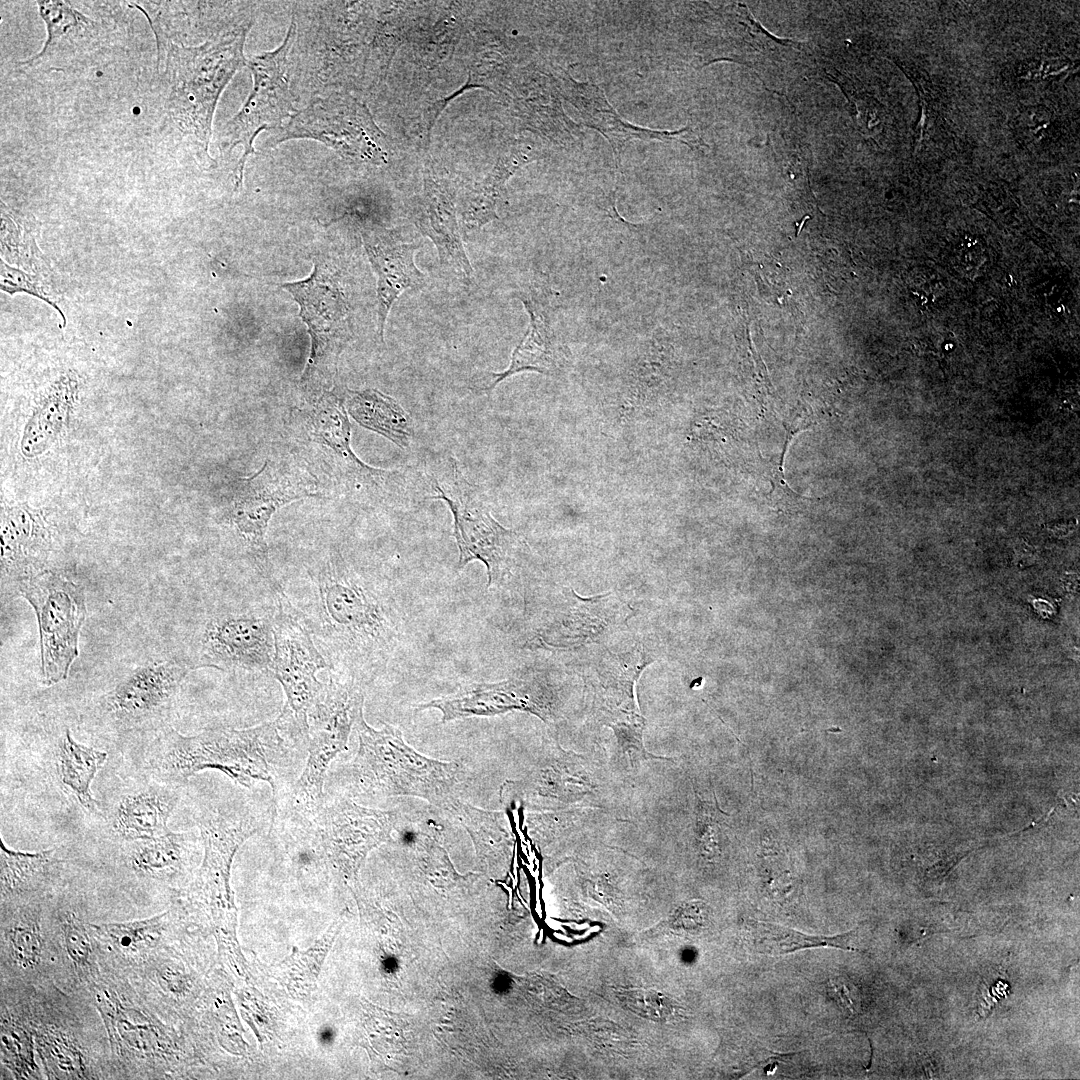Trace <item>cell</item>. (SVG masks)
I'll return each mask as SVG.
<instances>
[{
	"mask_svg": "<svg viewBox=\"0 0 1080 1080\" xmlns=\"http://www.w3.org/2000/svg\"><path fill=\"white\" fill-rule=\"evenodd\" d=\"M344 404L362 427L387 438L400 448H408L414 437V421L393 397L377 389L345 391Z\"/></svg>",
	"mask_w": 1080,
	"mask_h": 1080,
	"instance_id": "cell-25",
	"label": "cell"
},
{
	"mask_svg": "<svg viewBox=\"0 0 1080 1080\" xmlns=\"http://www.w3.org/2000/svg\"><path fill=\"white\" fill-rule=\"evenodd\" d=\"M425 709H437L443 723L513 711L530 713L545 723H553L559 717L560 698L543 677L521 673L499 682L464 684L453 693L416 705L418 711Z\"/></svg>",
	"mask_w": 1080,
	"mask_h": 1080,
	"instance_id": "cell-16",
	"label": "cell"
},
{
	"mask_svg": "<svg viewBox=\"0 0 1080 1080\" xmlns=\"http://www.w3.org/2000/svg\"><path fill=\"white\" fill-rule=\"evenodd\" d=\"M336 925L310 949L294 951L278 965V976L292 992L310 994L316 988L321 965L337 934Z\"/></svg>",
	"mask_w": 1080,
	"mask_h": 1080,
	"instance_id": "cell-34",
	"label": "cell"
},
{
	"mask_svg": "<svg viewBox=\"0 0 1080 1080\" xmlns=\"http://www.w3.org/2000/svg\"><path fill=\"white\" fill-rule=\"evenodd\" d=\"M504 803L518 801L532 812L573 808L615 811L618 786L591 758L544 740L533 763L500 789Z\"/></svg>",
	"mask_w": 1080,
	"mask_h": 1080,
	"instance_id": "cell-6",
	"label": "cell"
},
{
	"mask_svg": "<svg viewBox=\"0 0 1080 1080\" xmlns=\"http://www.w3.org/2000/svg\"><path fill=\"white\" fill-rule=\"evenodd\" d=\"M470 836L479 856L491 862L506 854L511 832L502 812L458 800L450 811Z\"/></svg>",
	"mask_w": 1080,
	"mask_h": 1080,
	"instance_id": "cell-30",
	"label": "cell"
},
{
	"mask_svg": "<svg viewBox=\"0 0 1080 1080\" xmlns=\"http://www.w3.org/2000/svg\"><path fill=\"white\" fill-rule=\"evenodd\" d=\"M602 721L610 727L615 736V756L619 763L627 761L626 766L635 767L642 761L668 760L648 752L643 742L645 720L631 708L604 709Z\"/></svg>",
	"mask_w": 1080,
	"mask_h": 1080,
	"instance_id": "cell-33",
	"label": "cell"
},
{
	"mask_svg": "<svg viewBox=\"0 0 1080 1080\" xmlns=\"http://www.w3.org/2000/svg\"><path fill=\"white\" fill-rule=\"evenodd\" d=\"M384 137L363 103L350 96H330L293 114L269 138V144L308 138L343 156L381 163L387 156Z\"/></svg>",
	"mask_w": 1080,
	"mask_h": 1080,
	"instance_id": "cell-14",
	"label": "cell"
},
{
	"mask_svg": "<svg viewBox=\"0 0 1080 1080\" xmlns=\"http://www.w3.org/2000/svg\"><path fill=\"white\" fill-rule=\"evenodd\" d=\"M275 606L222 608L210 612L191 640L193 670L270 673L273 665Z\"/></svg>",
	"mask_w": 1080,
	"mask_h": 1080,
	"instance_id": "cell-10",
	"label": "cell"
},
{
	"mask_svg": "<svg viewBox=\"0 0 1080 1080\" xmlns=\"http://www.w3.org/2000/svg\"><path fill=\"white\" fill-rule=\"evenodd\" d=\"M248 29L243 27L193 47L157 40L158 63L164 68L166 110L184 135L197 140L205 156L220 95L236 71L247 63L243 48Z\"/></svg>",
	"mask_w": 1080,
	"mask_h": 1080,
	"instance_id": "cell-4",
	"label": "cell"
},
{
	"mask_svg": "<svg viewBox=\"0 0 1080 1080\" xmlns=\"http://www.w3.org/2000/svg\"><path fill=\"white\" fill-rule=\"evenodd\" d=\"M275 805L256 802L245 791L217 806L206 807L197 818L204 856L193 892L208 905L219 922L236 920L230 872L236 852L250 837L272 825Z\"/></svg>",
	"mask_w": 1080,
	"mask_h": 1080,
	"instance_id": "cell-8",
	"label": "cell"
},
{
	"mask_svg": "<svg viewBox=\"0 0 1080 1080\" xmlns=\"http://www.w3.org/2000/svg\"><path fill=\"white\" fill-rule=\"evenodd\" d=\"M47 28L39 53L17 64L26 71H68L92 64L111 44V30L76 5L63 1H38Z\"/></svg>",
	"mask_w": 1080,
	"mask_h": 1080,
	"instance_id": "cell-18",
	"label": "cell"
},
{
	"mask_svg": "<svg viewBox=\"0 0 1080 1080\" xmlns=\"http://www.w3.org/2000/svg\"><path fill=\"white\" fill-rule=\"evenodd\" d=\"M64 948L80 971L90 973L94 964L92 942L84 924L74 914H67L62 921Z\"/></svg>",
	"mask_w": 1080,
	"mask_h": 1080,
	"instance_id": "cell-39",
	"label": "cell"
},
{
	"mask_svg": "<svg viewBox=\"0 0 1080 1080\" xmlns=\"http://www.w3.org/2000/svg\"><path fill=\"white\" fill-rule=\"evenodd\" d=\"M300 305V315L308 324L312 336L311 355L302 380L320 376L325 368L335 366L344 342L342 327L348 307L335 280L325 276L316 266L312 275L303 281L282 284Z\"/></svg>",
	"mask_w": 1080,
	"mask_h": 1080,
	"instance_id": "cell-19",
	"label": "cell"
},
{
	"mask_svg": "<svg viewBox=\"0 0 1080 1080\" xmlns=\"http://www.w3.org/2000/svg\"><path fill=\"white\" fill-rule=\"evenodd\" d=\"M562 95L577 108L587 126L599 131L610 142L615 157L619 158L622 147L630 139H658L680 141L693 147L689 129L679 131H656L635 126L622 118L607 101L602 90L593 83L575 81L563 71L558 77Z\"/></svg>",
	"mask_w": 1080,
	"mask_h": 1080,
	"instance_id": "cell-23",
	"label": "cell"
},
{
	"mask_svg": "<svg viewBox=\"0 0 1080 1080\" xmlns=\"http://www.w3.org/2000/svg\"><path fill=\"white\" fill-rule=\"evenodd\" d=\"M363 243L377 277V320L381 340L391 307L407 290H419L425 275L415 264L418 245L403 242L388 232H364Z\"/></svg>",
	"mask_w": 1080,
	"mask_h": 1080,
	"instance_id": "cell-22",
	"label": "cell"
},
{
	"mask_svg": "<svg viewBox=\"0 0 1080 1080\" xmlns=\"http://www.w3.org/2000/svg\"><path fill=\"white\" fill-rule=\"evenodd\" d=\"M163 916L164 914L145 920L106 924L98 928L123 952L138 953L156 943Z\"/></svg>",
	"mask_w": 1080,
	"mask_h": 1080,
	"instance_id": "cell-35",
	"label": "cell"
},
{
	"mask_svg": "<svg viewBox=\"0 0 1080 1080\" xmlns=\"http://www.w3.org/2000/svg\"><path fill=\"white\" fill-rule=\"evenodd\" d=\"M354 729L358 749L349 766V782L355 792L381 798L416 797L450 813L459 800L460 761L428 757L409 745L399 728L384 724L375 729L363 714Z\"/></svg>",
	"mask_w": 1080,
	"mask_h": 1080,
	"instance_id": "cell-3",
	"label": "cell"
},
{
	"mask_svg": "<svg viewBox=\"0 0 1080 1080\" xmlns=\"http://www.w3.org/2000/svg\"><path fill=\"white\" fill-rule=\"evenodd\" d=\"M745 941L752 952L763 955H783L815 947H835L857 950L849 945L852 933L836 936H812L769 922L747 920Z\"/></svg>",
	"mask_w": 1080,
	"mask_h": 1080,
	"instance_id": "cell-29",
	"label": "cell"
},
{
	"mask_svg": "<svg viewBox=\"0 0 1080 1080\" xmlns=\"http://www.w3.org/2000/svg\"><path fill=\"white\" fill-rule=\"evenodd\" d=\"M365 683L357 678L329 670V679L307 714L308 757L303 771L278 805L307 816H315L324 802L326 771L342 752L363 714Z\"/></svg>",
	"mask_w": 1080,
	"mask_h": 1080,
	"instance_id": "cell-7",
	"label": "cell"
},
{
	"mask_svg": "<svg viewBox=\"0 0 1080 1080\" xmlns=\"http://www.w3.org/2000/svg\"><path fill=\"white\" fill-rule=\"evenodd\" d=\"M413 223L435 246L441 266L461 282H474V268L464 248L455 196L449 184L426 172L423 190L413 205Z\"/></svg>",
	"mask_w": 1080,
	"mask_h": 1080,
	"instance_id": "cell-20",
	"label": "cell"
},
{
	"mask_svg": "<svg viewBox=\"0 0 1080 1080\" xmlns=\"http://www.w3.org/2000/svg\"><path fill=\"white\" fill-rule=\"evenodd\" d=\"M107 753L76 741L69 729L61 736L57 749L56 768L59 780L87 811L99 814L91 784L104 765Z\"/></svg>",
	"mask_w": 1080,
	"mask_h": 1080,
	"instance_id": "cell-27",
	"label": "cell"
},
{
	"mask_svg": "<svg viewBox=\"0 0 1080 1080\" xmlns=\"http://www.w3.org/2000/svg\"><path fill=\"white\" fill-rule=\"evenodd\" d=\"M15 592L30 604L37 618L42 683L51 686L65 680L79 654L80 630L87 615L83 588L64 575L43 571L21 582Z\"/></svg>",
	"mask_w": 1080,
	"mask_h": 1080,
	"instance_id": "cell-11",
	"label": "cell"
},
{
	"mask_svg": "<svg viewBox=\"0 0 1080 1080\" xmlns=\"http://www.w3.org/2000/svg\"><path fill=\"white\" fill-rule=\"evenodd\" d=\"M1 289L9 294L27 293L38 297L53 306L61 314L63 325H65L66 320L64 314L56 304L51 302L50 299L45 296V292L40 288L35 278L18 268L9 266L4 261H1Z\"/></svg>",
	"mask_w": 1080,
	"mask_h": 1080,
	"instance_id": "cell-42",
	"label": "cell"
},
{
	"mask_svg": "<svg viewBox=\"0 0 1080 1080\" xmlns=\"http://www.w3.org/2000/svg\"><path fill=\"white\" fill-rule=\"evenodd\" d=\"M2 1059L20 1078H28L35 1070L34 1049L29 1034L21 1027L3 1022L1 1029Z\"/></svg>",
	"mask_w": 1080,
	"mask_h": 1080,
	"instance_id": "cell-38",
	"label": "cell"
},
{
	"mask_svg": "<svg viewBox=\"0 0 1080 1080\" xmlns=\"http://www.w3.org/2000/svg\"><path fill=\"white\" fill-rule=\"evenodd\" d=\"M2 897L33 889L54 863V849L21 852L9 849L0 840Z\"/></svg>",
	"mask_w": 1080,
	"mask_h": 1080,
	"instance_id": "cell-32",
	"label": "cell"
},
{
	"mask_svg": "<svg viewBox=\"0 0 1080 1080\" xmlns=\"http://www.w3.org/2000/svg\"><path fill=\"white\" fill-rule=\"evenodd\" d=\"M529 314L528 329L512 352L508 367L501 372L480 371L469 380V389L476 394L490 393L505 379L526 371L557 375L568 363L565 347L559 341L546 306L534 295H519Z\"/></svg>",
	"mask_w": 1080,
	"mask_h": 1080,
	"instance_id": "cell-21",
	"label": "cell"
},
{
	"mask_svg": "<svg viewBox=\"0 0 1080 1080\" xmlns=\"http://www.w3.org/2000/svg\"><path fill=\"white\" fill-rule=\"evenodd\" d=\"M313 821L323 858L341 878L352 881L369 852L391 839L398 813L345 796H325Z\"/></svg>",
	"mask_w": 1080,
	"mask_h": 1080,
	"instance_id": "cell-15",
	"label": "cell"
},
{
	"mask_svg": "<svg viewBox=\"0 0 1080 1080\" xmlns=\"http://www.w3.org/2000/svg\"><path fill=\"white\" fill-rule=\"evenodd\" d=\"M43 1058L61 1078H82L85 1065L81 1051L63 1035L47 1032L39 1040Z\"/></svg>",
	"mask_w": 1080,
	"mask_h": 1080,
	"instance_id": "cell-36",
	"label": "cell"
},
{
	"mask_svg": "<svg viewBox=\"0 0 1080 1080\" xmlns=\"http://www.w3.org/2000/svg\"><path fill=\"white\" fill-rule=\"evenodd\" d=\"M308 479L286 465L267 460L254 474L241 479L221 521L243 540L273 595L284 592L273 575L266 533L274 513L284 505L316 496Z\"/></svg>",
	"mask_w": 1080,
	"mask_h": 1080,
	"instance_id": "cell-12",
	"label": "cell"
},
{
	"mask_svg": "<svg viewBox=\"0 0 1080 1080\" xmlns=\"http://www.w3.org/2000/svg\"><path fill=\"white\" fill-rule=\"evenodd\" d=\"M522 148L515 147L499 157L490 172L468 193L462 219L469 230L478 229L498 218L497 209L503 200L506 183L521 167L531 161Z\"/></svg>",
	"mask_w": 1080,
	"mask_h": 1080,
	"instance_id": "cell-28",
	"label": "cell"
},
{
	"mask_svg": "<svg viewBox=\"0 0 1080 1080\" xmlns=\"http://www.w3.org/2000/svg\"><path fill=\"white\" fill-rule=\"evenodd\" d=\"M309 626L330 670L366 683L392 661L404 637L402 610L389 585L332 552L309 573Z\"/></svg>",
	"mask_w": 1080,
	"mask_h": 1080,
	"instance_id": "cell-1",
	"label": "cell"
},
{
	"mask_svg": "<svg viewBox=\"0 0 1080 1080\" xmlns=\"http://www.w3.org/2000/svg\"><path fill=\"white\" fill-rule=\"evenodd\" d=\"M192 667L186 660H155L127 672L103 696L99 715L122 728L158 720L171 708Z\"/></svg>",
	"mask_w": 1080,
	"mask_h": 1080,
	"instance_id": "cell-17",
	"label": "cell"
},
{
	"mask_svg": "<svg viewBox=\"0 0 1080 1080\" xmlns=\"http://www.w3.org/2000/svg\"><path fill=\"white\" fill-rule=\"evenodd\" d=\"M275 653L271 672L280 683L286 702L276 718L282 731L306 744L307 714L324 688L316 673L331 669L313 634L284 593L275 596Z\"/></svg>",
	"mask_w": 1080,
	"mask_h": 1080,
	"instance_id": "cell-9",
	"label": "cell"
},
{
	"mask_svg": "<svg viewBox=\"0 0 1080 1080\" xmlns=\"http://www.w3.org/2000/svg\"><path fill=\"white\" fill-rule=\"evenodd\" d=\"M296 36V24L291 22L286 38L273 51L256 55L247 60L254 85L251 94L240 111L224 126L219 137L222 149H243L235 175L240 185L249 155L254 153L253 142L264 129L281 127V123L294 110L293 94L288 80L289 51Z\"/></svg>",
	"mask_w": 1080,
	"mask_h": 1080,
	"instance_id": "cell-13",
	"label": "cell"
},
{
	"mask_svg": "<svg viewBox=\"0 0 1080 1080\" xmlns=\"http://www.w3.org/2000/svg\"><path fill=\"white\" fill-rule=\"evenodd\" d=\"M188 837L187 833L169 831L158 837L129 841V864L141 876L164 878L179 868Z\"/></svg>",
	"mask_w": 1080,
	"mask_h": 1080,
	"instance_id": "cell-31",
	"label": "cell"
},
{
	"mask_svg": "<svg viewBox=\"0 0 1080 1080\" xmlns=\"http://www.w3.org/2000/svg\"><path fill=\"white\" fill-rule=\"evenodd\" d=\"M179 798L171 784L137 788L118 800L110 816L111 829L127 842L164 835L171 831L167 822Z\"/></svg>",
	"mask_w": 1080,
	"mask_h": 1080,
	"instance_id": "cell-24",
	"label": "cell"
},
{
	"mask_svg": "<svg viewBox=\"0 0 1080 1080\" xmlns=\"http://www.w3.org/2000/svg\"><path fill=\"white\" fill-rule=\"evenodd\" d=\"M344 400L332 393L323 394L309 411V430L314 439L331 449L355 475L368 481L381 472L365 464L352 451L351 426Z\"/></svg>",
	"mask_w": 1080,
	"mask_h": 1080,
	"instance_id": "cell-26",
	"label": "cell"
},
{
	"mask_svg": "<svg viewBox=\"0 0 1080 1080\" xmlns=\"http://www.w3.org/2000/svg\"><path fill=\"white\" fill-rule=\"evenodd\" d=\"M428 477L435 491L430 500L444 501L453 517L457 568L480 561L486 567L487 587L502 585L527 551L523 537L492 516L483 494L467 480L453 457L444 458Z\"/></svg>",
	"mask_w": 1080,
	"mask_h": 1080,
	"instance_id": "cell-5",
	"label": "cell"
},
{
	"mask_svg": "<svg viewBox=\"0 0 1080 1080\" xmlns=\"http://www.w3.org/2000/svg\"><path fill=\"white\" fill-rule=\"evenodd\" d=\"M285 736L276 719L246 729L218 727L195 735L166 727L157 739L151 765L171 785L204 770L222 772L246 788L256 781L267 782L276 801L284 790L282 769L290 762Z\"/></svg>",
	"mask_w": 1080,
	"mask_h": 1080,
	"instance_id": "cell-2",
	"label": "cell"
},
{
	"mask_svg": "<svg viewBox=\"0 0 1080 1080\" xmlns=\"http://www.w3.org/2000/svg\"><path fill=\"white\" fill-rule=\"evenodd\" d=\"M620 996L630 1009L645 1017L664 1019L674 1011L671 1002L654 991L624 990Z\"/></svg>",
	"mask_w": 1080,
	"mask_h": 1080,
	"instance_id": "cell-41",
	"label": "cell"
},
{
	"mask_svg": "<svg viewBox=\"0 0 1080 1080\" xmlns=\"http://www.w3.org/2000/svg\"><path fill=\"white\" fill-rule=\"evenodd\" d=\"M9 954L15 964L24 969L37 966L43 952V939L34 921L20 920L9 927L5 935Z\"/></svg>",
	"mask_w": 1080,
	"mask_h": 1080,
	"instance_id": "cell-37",
	"label": "cell"
},
{
	"mask_svg": "<svg viewBox=\"0 0 1080 1080\" xmlns=\"http://www.w3.org/2000/svg\"><path fill=\"white\" fill-rule=\"evenodd\" d=\"M1037 557L1036 550L1028 543H1019L1013 552V559L1020 566H1029Z\"/></svg>",
	"mask_w": 1080,
	"mask_h": 1080,
	"instance_id": "cell-43",
	"label": "cell"
},
{
	"mask_svg": "<svg viewBox=\"0 0 1080 1080\" xmlns=\"http://www.w3.org/2000/svg\"><path fill=\"white\" fill-rule=\"evenodd\" d=\"M124 1011V1010H123ZM117 1022L113 1023L117 1031L118 1040L125 1042L126 1046L140 1051L142 1053H154L159 1048L157 1031L149 1024L143 1022H131L128 1021L125 1012L118 1014L116 1010Z\"/></svg>",
	"mask_w": 1080,
	"mask_h": 1080,
	"instance_id": "cell-40",
	"label": "cell"
}]
</instances>
